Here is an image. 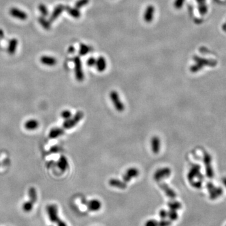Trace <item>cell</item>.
<instances>
[{
	"instance_id": "obj_1",
	"label": "cell",
	"mask_w": 226,
	"mask_h": 226,
	"mask_svg": "<svg viewBox=\"0 0 226 226\" xmlns=\"http://www.w3.org/2000/svg\"><path fill=\"white\" fill-rule=\"evenodd\" d=\"M84 118V113L82 111H78L70 119L65 120L63 123V127L66 129H72L76 126Z\"/></svg>"
},
{
	"instance_id": "obj_2",
	"label": "cell",
	"mask_w": 226,
	"mask_h": 226,
	"mask_svg": "<svg viewBox=\"0 0 226 226\" xmlns=\"http://www.w3.org/2000/svg\"><path fill=\"white\" fill-rule=\"evenodd\" d=\"M200 169L201 167L198 164H194L191 167L187 174V179L190 183L192 182L195 179H197L198 180L203 182V176L200 173Z\"/></svg>"
},
{
	"instance_id": "obj_3",
	"label": "cell",
	"mask_w": 226,
	"mask_h": 226,
	"mask_svg": "<svg viewBox=\"0 0 226 226\" xmlns=\"http://www.w3.org/2000/svg\"><path fill=\"white\" fill-rule=\"evenodd\" d=\"M110 98L114 108L118 112H122L125 110V105L119 98V95L116 91H113L109 94Z\"/></svg>"
},
{
	"instance_id": "obj_4",
	"label": "cell",
	"mask_w": 226,
	"mask_h": 226,
	"mask_svg": "<svg viewBox=\"0 0 226 226\" xmlns=\"http://www.w3.org/2000/svg\"><path fill=\"white\" fill-rule=\"evenodd\" d=\"M203 161L205 167V173L209 179H213L214 172L212 167V157L208 153H205L203 155Z\"/></svg>"
},
{
	"instance_id": "obj_5",
	"label": "cell",
	"mask_w": 226,
	"mask_h": 226,
	"mask_svg": "<svg viewBox=\"0 0 226 226\" xmlns=\"http://www.w3.org/2000/svg\"><path fill=\"white\" fill-rule=\"evenodd\" d=\"M207 188L209 193V197L211 200H215L223 194V189L221 187H215L212 182H208Z\"/></svg>"
},
{
	"instance_id": "obj_6",
	"label": "cell",
	"mask_w": 226,
	"mask_h": 226,
	"mask_svg": "<svg viewBox=\"0 0 226 226\" xmlns=\"http://www.w3.org/2000/svg\"><path fill=\"white\" fill-rule=\"evenodd\" d=\"M73 61L75 65V78L79 81H83L84 79V74L83 70V67H82V62L80 58L79 57H75L73 59Z\"/></svg>"
},
{
	"instance_id": "obj_7",
	"label": "cell",
	"mask_w": 226,
	"mask_h": 226,
	"mask_svg": "<svg viewBox=\"0 0 226 226\" xmlns=\"http://www.w3.org/2000/svg\"><path fill=\"white\" fill-rule=\"evenodd\" d=\"M47 212L51 222L54 223H59L62 220L59 218L58 208L56 205L50 204L47 207Z\"/></svg>"
},
{
	"instance_id": "obj_8",
	"label": "cell",
	"mask_w": 226,
	"mask_h": 226,
	"mask_svg": "<svg viewBox=\"0 0 226 226\" xmlns=\"http://www.w3.org/2000/svg\"><path fill=\"white\" fill-rule=\"evenodd\" d=\"M172 173V170L168 167H163L159 168L154 173L153 179L156 182H160L161 180L170 176Z\"/></svg>"
},
{
	"instance_id": "obj_9",
	"label": "cell",
	"mask_w": 226,
	"mask_h": 226,
	"mask_svg": "<svg viewBox=\"0 0 226 226\" xmlns=\"http://www.w3.org/2000/svg\"><path fill=\"white\" fill-rule=\"evenodd\" d=\"M140 174L139 170L134 167H131L128 168L122 176L123 181L125 183H128L131 181L134 178L138 176Z\"/></svg>"
},
{
	"instance_id": "obj_10",
	"label": "cell",
	"mask_w": 226,
	"mask_h": 226,
	"mask_svg": "<svg viewBox=\"0 0 226 226\" xmlns=\"http://www.w3.org/2000/svg\"><path fill=\"white\" fill-rule=\"evenodd\" d=\"M9 13L12 17L22 20V21H24L28 18V15L26 12L17 8H11L9 11Z\"/></svg>"
},
{
	"instance_id": "obj_11",
	"label": "cell",
	"mask_w": 226,
	"mask_h": 226,
	"mask_svg": "<svg viewBox=\"0 0 226 226\" xmlns=\"http://www.w3.org/2000/svg\"><path fill=\"white\" fill-rule=\"evenodd\" d=\"M83 203L87 205L88 210L92 212L98 211L101 208V202L98 199H92L89 201H87L86 200H83L82 201Z\"/></svg>"
},
{
	"instance_id": "obj_12",
	"label": "cell",
	"mask_w": 226,
	"mask_h": 226,
	"mask_svg": "<svg viewBox=\"0 0 226 226\" xmlns=\"http://www.w3.org/2000/svg\"><path fill=\"white\" fill-rule=\"evenodd\" d=\"M159 187L165 192L166 195L171 199H173V198L176 197V194L175 191L172 188H170L167 183H160L159 185Z\"/></svg>"
},
{
	"instance_id": "obj_13",
	"label": "cell",
	"mask_w": 226,
	"mask_h": 226,
	"mask_svg": "<svg viewBox=\"0 0 226 226\" xmlns=\"http://www.w3.org/2000/svg\"><path fill=\"white\" fill-rule=\"evenodd\" d=\"M65 6H64L63 5H57L56 8H54L53 11H52V14L50 15L49 21L50 22H54L55 20H56L59 16L62 13V12L65 10Z\"/></svg>"
},
{
	"instance_id": "obj_14",
	"label": "cell",
	"mask_w": 226,
	"mask_h": 226,
	"mask_svg": "<svg viewBox=\"0 0 226 226\" xmlns=\"http://www.w3.org/2000/svg\"><path fill=\"white\" fill-rule=\"evenodd\" d=\"M160 145L161 141L158 136H153L151 140V146H152V149L153 153L158 154L160 150Z\"/></svg>"
},
{
	"instance_id": "obj_15",
	"label": "cell",
	"mask_w": 226,
	"mask_h": 226,
	"mask_svg": "<svg viewBox=\"0 0 226 226\" xmlns=\"http://www.w3.org/2000/svg\"><path fill=\"white\" fill-rule=\"evenodd\" d=\"M40 60V62L42 64L45 65L47 66H50V67L54 66L57 63V60L56 59H55L53 57L47 56H44L42 57H41Z\"/></svg>"
},
{
	"instance_id": "obj_16",
	"label": "cell",
	"mask_w": 226,
	"mask_h": 226,
	"mask_svg": "<svg viewBox=\"0 0 226 226\" xmlns=\"http://www.w3.org/2000/svg\"><path fill=\"white\" fill-rule=\"evenodd\" d=\"M155 12V8L152 5H149L146 8L144 13V20L147 23H149L153 20Z\"/></svg>"
},
{
	"instance_id": "obj_17",
	"label": "cell",
	"mask_w": 226,
	"mask_h": 226,
	"mask_svg": "<svg viewBox=\"0 0 226 226\" xmlns=\"http://www.w3.org/2000/svg\"><path fill=\"white\" fill-rule=\"evenodd\" d=\"M109 185H111L113 187L119 189H125L127 187L126 183H125L124 181H121L116 179H111L109 180Z\"/></svg>"
},
{
	"instance_id": "obj_18",
	"label": "cell",
	"mask_w": 226,
	"mask_h": 226,
	"mask_svg": "<svg viewBox=\"0 0 226 226\" xmlns=\"http://www.w3.org/2000/svg\"><path fill=\"white\" fill-rule=\"evenodd\" d=\"M18 41L17 38H11V40H10L7 48V52L10 55H11V56L15 53L18 47Z\"/></svg>"
},
{
	"instance_id": "obj_19",
	"label": "cell",
	"mask_w": 226,
	"mask_h": 226,
	"mask_svg": "<svg viewBox=\"0 0 226 226\" xmlns=\"http://www.w3.org/2000/svg\"><path fill=\"white\" fill-rule=\"evenodd\" d=\"M64 133L65 131L63 129L60 128H54L50 129L49 133V137L51 139L57 138L59 137L62 136Z\"/></svg>"
},
{
	"instance_id": "obj_20",
	"label": "cell",
	"mask_w": 226,
	"mask_h": 226,
	"mask_svg": "<svg viewBox=\"0 0 226 226\" xmlns=\"http://www.w3.org/2000/svg\"><path fill=\"white\" fill-rule=\"evenodd\" d=\"M39 126V122L37 119H31L27 121L24 125V127L26 129L29 130V131H32L37 129Z\"/></svg>"
},
{
	"instance_id": "obj_21",
	"label": "cell",
	"mask_w": 226,
	"mask_h": 226,
	"mask_svg": "<svg viewBox=\"0 0 226 226\" xmlns=\"http://www.w3.org/2000/svg\"><path fill=\"white\" fill-rule=\"evenodd\" d=\"M95 67H96L97 70L102 72L105 71L107 66V63L105 59L103 57H100L98 59H96V63H95Z\"/></svg>"
},
{
	"instance_id": "obj_22",
	"label": "cell",
	"mask_w": 226,
	"mask_h": 226,
	"mask_svg": "<svg viewBox=\"0 0 226 226\" xmlns=\"http://www.w3.org/2000/svg\"><path fill=\"white\" fill-rule=\"evenodd\" d=\"M57 166L62 172H65L68 168V162L65 156H61L57 162Z\"/></svg>"
},
{
	"instance_id": "obj_23",
	"label": "cell",
	"mask_w": 226,
	"mask_h": 226,
	"mask_svg": "<svg viewBox=\"0 0 226 226\" xmlns=\"http://www.w3.org/2000/svg\"><path fill=\"white\" fill-rule=\"evenodd\" d=\"M194 60H195L196 62H197L198 64H201L203 66H204L205 65H206L210 66V67H214L217 64V62L215 61H211V60L204 59L200 58V57H195Z\"/></svg>"
},
{
	"instance_id": "obj_24",
	"label": "cell",
	"mask_w": 226,
	"mask_h": 226,
	"mask_svg": "<svg viewBox=\"0 0 226 226\" xmlns=\"http://www.w3.org/2000/svg\"><path fill=\"white\" fill-rule=\"evenodd\" d=\"M65 10H66V11L68 13V14L74 18H79L80 16V13L79 11V9L76 8H72V7H71V6H65Z\"/></svg>"
},
{
	"instance_id": "obj_25",
	"label": "cell",
	"mask_w": 226,
	"mask_h": 226,
	"mask_svg": "<svg viewBox=\"0 0 226 226\" xmlns=\"http://www.w3.org/2000/svg\"><path fill=\"white\" fill-rule=\"evenodd\" d=\"M38 23L43 28L47 30H49L51 29V22L45 18V17H40L38 18Z\"/></svg>"
},
{
	"instance_id": "obj_26",
	"label": "cell",
	"mask_w": 226,
	"mask_h": 226,
	"mask_svg": "<svg viewBox=\"0 0 226 226\" xmlns=\"http://www.w3.org/2000/svg\"><path fill=\"white\" fill-rule=\"evenodd\" d=\"M29 197L30 200L32 201L33 203H35L37 200V192L35 188L31 187L29 190Z\"/></svg>"
},
{
	"instance_id": "obj_27",
	"label": "cell",
	"mask_w": 226,
	"mask_h": 226,
	"mask_svg": "<svg viewBox=\"0 0 226 226\" xmlns=\"http://www.w3.org/2000/svg\"><path fill=\"white\" fill-rule=\"evenodd\" d=\"M168 207L170 210L176 211L182 208V204L178 201H171L168 203Z\"/></svg>"
},
{
	"instance_id": "obj_28",
	"label": "cell",
	"mask_w": 226,
	"mask_h": 226,
	"mask_svg": "<svg viewBox=\"0 0 226 226\" xmlns=\"http://www.w3.org/2000/svg\"><path fill=\"white\" fill-rule=\"evenodd\" d=\"M38 8L39 10V12L41 13L43 17H47L49 15V10H48L47 6L45 4L40 3L38 5Z\"/></svg>"
},
{
	"instance_id": "obj_29",
	"label": "cell",
	"mask_w": 226,
	"mask_h": 226,
	"mask_svg": "<svg viewBox=\"0 0 226 226\" xmlns=\"http://www.w3.org/2000/svg\"><path fill=\"white\" fill-rule=\"evenodd\" d=\"M91 48L85 44H81L80 45V50H79V54L80 56H85L87 53H88L91 51Z\"/></svg>"
},
{
	"instance_id": "obj_30",
	"label": "cell",
	"mask_w": 226,
	"mask_h": 226,
	"mask_svg": "<svg viewBox=\"0 0 226 226\" xmlns=\"http://www.w3.org/2000/svg\"><path fill=\"white\" fill-rule=\"evenodd\" d=\"M33 203L30 200L24 202L22 205V209L25 212H31L32 210L33 209Z\"/></svg>"
},
{
	"instance_id": "obj_31",
	"label": "cell",
	"mask_w": 226,
	"mask_h": 226,
	"mask_svg": "<svg viewBox=\"0 0 226 226\" xmlns=\"http://www.w3.org/2000/svg\"><path fill=\"white\" fill-rule=\"evenodd\" d=\"M168 217L171 221H175L178 218V214L176 210H170L168 212Z\"/></svg>"
},
{
	"instance_id": "obj_32",
	"label": "cell",
	"mask_w": 226,
	"mask_h": 226,
	"mask_svg": "<svg viewBox=\"0 0 226 226\" xmlns=\"http://www.w3.org/2000/svg\"><path fill=\"white\" fill-rule=\"evenodd\" d=\"M89 2V0H78V1L75 3V8L79 9L82 7H83V6L88 4Z\"/></svg>"
},
{
	"instance_id": "obj_33",
	"label": "cell",
	"mask_w": 226,
	"mask_h": 226,
	"mask_svg": "<svg viewBox=\"0 0 226 226\" xmlns=\"http://www.w3.org/2000/svg\"><path fill=\"white\" fill-rule=\"evenodd\" d=\"M60 114H61V117L64 118L65 120L70 119L72 116V113L69 110H64Z\"/></svg>"
},
{
	"instance_id": "obj_34",
	"label": "cell",
	"mask_w": 226,
	"mask_h": 226,
	"mask_svg": "<svg viewBox=\"0 0 226 226\" xmlns=\"http://www.w3.org/2000/svg\"><path fill=\"white\" fill-rule=\"evenodd\" d=\"M203 65H202L201 64H195V65H194L193 66H191L190 67V71L191 72L193 73H195V72H197L199 71L200 69H202V68H203Z\"/></svg>"
},
{
	"instance_id": "obj_35",
	"label": "cell",
	"mask_w": 226,
	"mask_h": 226,
	"mask_svg": "<svg viewBox=\"0 0 226 226\" xmlns=\"http://www.w3.org/2000/svg\"><path fill=\"white\" fill-rule=\"evenodd\" d=\"M145 226H158V222L154 219H151L145 223Z\"/></svg>"
},
{
	"instance_id": "obj_36",
	"label": "cell",
	"mask_w": 226,
	"mask_h": 226,
	"mask_svg": "<svg viewBox=\"0 0 226 226\" xmlns=\"http://www.w3.org/2000/svg\"><path fill=\"white\" fill-rule=\"evenodd\" d=\"M171 225H172V221L162 219L161 221L158 222V226H170Z\"/></svg>"
},
{
	"instance_id": "obj_37",
	"label": "cell",
	"mask_w": 226,
	"mask_h": 226,
	"mask_svg": "<svg viewBox=\"0 0 226 226\" xmlns=\"http://www.w3.org/2000/svg\"><path fill=\"white\" fill-rule=\"evenodd\" d=\"M184 2L185 0H175L174 3V6L176 8L179 9L182 7Z\"/></svg>"
},
{
	"instance_id": "obj_38",
	"label": "cell",
	"mask_w": 226,
	"mask_h": 226,
	"mask_svg": "<svg viewBox=\"0 0 226 226\" xmlns=\"http://www.w3.org/2000/svg\"><path fill=\"white\" fill-rule=\"evenodd\" d=\"M95 63H96V59H95L94 57H91L87 60V64L88 66L89 67H92L95 65Z\"/></svg>"
},
{
	"instance_id": "obj_39",
	"label": "cell",
	"mask_w": 226,
	"mask_h": 226,
	"mask_svg": "<svg viewBox=\"0 0 226 226\" xmlns=\"http://www.w3.org/2000/svg\"><path fill=\"white\" fill-rule=\"evenodd\" d=\"M159 216L161 218L165 219L167 217H168V212L164 209L161 210L159 212Z\"/></svg>"
},
{
	"instance_id": "obj_40",
	"label": "cell",
	"mask_w": 226,
	"mask_h": 226,
	"mask_svg": "<svg viewBox=\"0 0 226 226\" xmlns=\"http://www.w3.org/2000/svg\"><path fill=\"white\" fill-rule=\"evenodd\" d=\"M59 149L58 146H54V147L52 148V149H51L52 152H53V153L59 152Z\"/></svg>"
},
{
	"instance_id": "obj_41",
	"label": "cell",
	"mask_w": 226,
	"mask_h": 226,
	"mask_svg": "<svg viewBox=\"0 0 226 226\" xmlns=\"http://www.w3.org/2000/svg\"><path fill=\"white\" fill-rule=\"evenodd\" d=\"M4 37V32L3 30L0 29V39H2Z\"/></svg>"
},
{
	"instance_id": "obj_42",
	"label": "cell",
	"mask_w": 226,
	"mask_h": 226,
	"mask_svg": "<svg viewBox=\"0 0 226 226\" xmlns=\"http://www.w3.org/2000/svg\"><path fill=\"white\" fill-rule=\"evenodd\" d=\"M222 183H223L224 185L225 186V187L226 188V177H224V178H222Z\"/></svg>"
},
{
	"instance_id": "obj_43",
	"label": "cell",
	"mask_w": 226,
	"mask_h": 226,
	"mask_svg": "<svg viewBox=\"0 0 226 226\" xmlns=\"http://www.w3.org/2000/svg\"><path fill=\"white\" fill-rule=\"evenodd\" d=\"M74 52V47L71 46V47H69V49H68V52H70V53H73Z\"/></svg>"
}]
</instances>
